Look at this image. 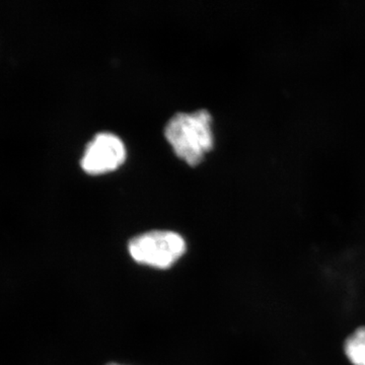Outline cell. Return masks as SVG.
I'll return each instance as SVG.
<instances>
[{
    "instance_id": "obj_1",
    "label": "cell",
    "mask_w": 365,
    "mask_h": 365,
    "mask_svg": "<svg viewBox=\"0 0 365 365\" xmlns=\"http://www.w3.org/2000/svg\"><path fill=\"white\" fill-rule=\"evenodd\" d=\"M212 118L207 110L177 113L165 127V135L178 157L196 165L213 146Z\"/></svg>"
},
{
    "instance_id": "obj_2",
    "label": "cell",
    "mask_w": 365,
    "mask_h": 365,
    "mask_svg": "<svg viewBox=\"0 0 365 365\" xmlns=\"http://www.w3.org/2000/svg\"><path fill=\"white\" fill-rule=\"evenodd\" d=\"M128 247L137 263L158 269L170 268L186 252L185 240L169 230H153L137 235Z\"/></svg>"
},
{
    "instance_id": "obj_3",
    "label": "cell",
    "mask_w": 365,
    "mask_h": 365,
    "mask_svg": "<svg viewBox=\"0 0 365 365\" xmlns=\"http://www.w3.org/2000/svg\"><path fill=\"white\" fill-rule=\"evenodd\" d=\"M126 158V148L119 136L111 132H100L86 145L81 167L91 175L117 169Z\"/></svg>"
},
{
    "instance_id": "obj_4",
    "label": "cell",
    "mask_w": 365,
    "mask_h": 365,
    "mask_svg": "<svg viewBox=\"0 0 365 365\" xmlns=\"http://www.w3.org/2000/svg\"><path fill=\"white\" fill-rule=\"evenodd\" d=\"M343 353L350 365H365V325L357 327L346 337Z\"/></svg>"
},
{
    "instance_id": "obj_5",
    "label": "cell",
    "mask_w": 365,
    "mask_h": 365,
    "mask_svg": "<svg viewBox=\"0 0 365 365\" xmlns=\"http://www.w3.org/2000/svg\"><path fill=\"white\" fill-rule=\"evenodd\" d=\"M110 365H118V364H110Z\"/></svg>"
}]
</instances>
